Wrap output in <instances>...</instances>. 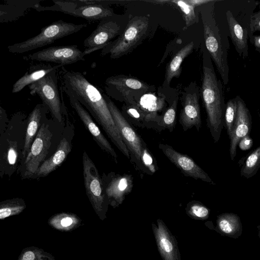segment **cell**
Returning <instances> with one entry per match:
<instances>
[{"label": "cell", "mask_w": 260, "mask_h": 260, "mask_svg": "<svg viewBox=\"0 0 260 260\" xmlns=\"http://www.w3.org/2000/svg\"><path fill=\"white\" fill-rule=\"evenodd\" d=\"M60 69L62 90L85 107L114 145L130 160L129 152L115 124L104 93L81 73L69 71L63 67Z\"/></svg>", "instance_id": "1"}, {"label": "cell", "mask_w": 260, "mask_h": 260, "mask_svg": "<svg viewBox=\"0 0 260 260\" xmlns=\"http://www.w3.org/2000/svg\"><path fill=\"white\" fill-rule=\"evenodd\" d=\"M203 58L201 94L207 114V126L214 143H217L224 125L226 105L222 84L215 73L208 52L203 53Z\"/></svg>", "instance_id": "2"}, {"label": "cell", "mask_w": 260, "mask_h": 260, "mask_svg": "<svg viewBox=\"0 0 260 260\" xmlns=\"http://www.w3.org/2000/svg\"><path fill=\"white\" fill-rule=\"evenodd\" d=\"M25 114L14 113L9 119L5 132L0 135V177H9L18 169L24 146L27 126Z\"/></svg>", "instance_id": "3"}, {"label": "cell", "mask_w": 260, "mask_h": 260, "mask_svg": "<svg viewBox=\"0 0 260 260\" xmlns=\"http://www.w3.org/2000/svg\"><path fill=\"white\" fill-rule=\"evenodd\" d=\"M216 1L199 7L203 25L206 49L213 59L224 85L229 82L228 49L223 44L219 29L214 16Z\"/></svg>", "instance_id": "4"}, {"label": "cell", "mask_w": 260, "mask_h": 260, "mask_svg": "<svg viewBox=\"0 0 260 260\" xmlns=\"http://www.w3.org/2000/svg\"><path fill=\"white\" fill-rule=\"evenodd\" d=\"M104 96L121 138L129 152L131 162L141 175L147 174L142 163L143 154L148 149L146 143L110 98L105 93Z\"/></svg>", "instance_id": "5"}, {"label": "cell", "mask_w": 260, "mask_h": 260, "mask_svg": "<svg viewBox=\"0 0 260 260\" xmlns=\"http://www.w3.org/2000/svg\"><path fill=\"white\" fill-rule=\"evenodd\" d=\"M87 25V23L74 24L58 20L43 27L38 35L9 45L7 48L12 53H25L52 44L59 39L77 32Z\"/></svg>", "instance_id": "6"}, {"label": "cell", "mask_w": 260, "mask_h": 260, "mask_svg": "<svg viewBox=\"0 0 260 260\" xmlns=\"http://www.w3.org/2000/svg\"><path fill=\"white\" fill-rule=\"evenodd\" d=\"M148 26L146 17L132 18L121 35L102 49L101 55L109 54L111 58L116 59L130 53L144 38Z\"/></svg>", "instance_id": "7"}, {"label": "cell", "mask_w": 260, "mask_h": 260, "mask_svg": "<svg viewBox=\"0 0 260 260\" xmlns=\"http://www.w3.org/2000/svg\"><path fill=\"white\" fill-rule=\"evenodd\" d=\"M105 83V90L109 96L133 106L137 105L144 94L154 90L153 86L123 75L109 77L106 79Z\"/></svg>", "instance_id": "8"}, {"label": "cell", "mask_w": 260, "mask_h": 260, "mask_svg": "<svg viewBox=\"0 0 260 260\" xmlns=\"http://www.w3.org/2000/svg\"><path fill=\"white\" fill-rule=\"evenodd\" d=\"M50 124V120L47 119L42 123L26 157L20 163L18 172L22 179H35L39 168L46 160L53 137Z\"/></svg>", "instance_id": "9"}, {"label": "cell", "mask_w": 260, "mask_h": 260, "mask_svg": "<svg viewBox=\"0 0 260 260\" xmlns=\"http://www.w3.org/2000/svg\"><path fill=\"white\" fill-rule=\"evenodd\" d=\"M83 175L86 195L100 219L104 220L109 206L101 176L93 161L85 151L82 155Z\"/></svg>", "instance_id": "10"}, {"label": "cell", "mask_w": 260, "mask_h": 260, "mask_svg": "<svg viewBox=\"0 0 260 260\" xmlns=\"http://www.w3.org/2000/svg\"><path fill=\"white\" fill-rule=\"evenodd\" d=\"M57 70H54L29 85L30 94L38 95L42 103L47 108L53 120L62 123L66 110L63 101L61 100L58 87Z\"/></svg>", "instance_id": "11"}, {"label": "cell", "mask_w": 260, "mask_h": 260, "mask_svg": "<svg viewBox=\"0 0 260 260\" xmlns=\"http://www.w3.org/2000/svg\"><path fill=\"white\" fill-rule=\"evenodd\" d=\"M199 88L196 82H191L182 92V109L179 114V122L183 131L195 127L199 132L202 126V119L199 99Z\"/></svg>", "instance_id": "12"}, {"label": "cell", "mask_w": 260, "mask_h": 260, "mask_svg": "<svg viewBox=\"0 0 260 260\" xmlns=\"http://www.w3.org/2000/svg\"><path fill=\"white\" fill-rule=\"evenodd\" d=\"M77 45L52 46L23 56L26 60L51 62L64 66L85 60Z\"/></svg>", "instance_id": "13"}, {"label": "cell", "mask_w": 260, "mask_h": 260, "mask_svg": "<svg viewBox=\"0 0 260 260\" xmlns=\"http://www.w3.org/2000/svg\"><path fill=\"white\" fill-rule=\"evenodd\" d=\"M101 178L109 205L113 208L118 207L133 189V176L111 172L103 173Z\"/></svg>", "instance_id": "14"}, {"label": "cell", "mask_w": 260, "mask_h": 260, "mask_svg": "<svg viewBox=\"0 0 260 260\" xmlns=\"http://www.w3.org/2000/svg\"><path fill=\"white\" fill-rule=\"evenodd\" d=\"M121 25L115 15L100 22L95 29L83 43L85 55L103 49L120 34Z\"/></svg>", "instance_id": "15"}, {"label": "cell", "mask_w": 260, "mask_h": 260, "mask_svg": "<svg viewBox=\"0 0 260 260\" xmlns=\"http://www.w3.org/2000/svg\"><path fill=\"white\" fill-rule=\"evenodd\" d=\"M158 148L185 176L215 184L209 175L190 156L176 151L168 144L159 143Z\"/></svg>", "instance_id": "16"}, {"label": "cell", "mask_w": 260, "mask_h": 260, "mask_svg": "<svg viewBox=\"0 0 260 260\" xmlns=\"http://www.w3.org/2000/svg\"><path fill=\"white\" fill-rule=\"evenodd\" d=\"M67 125L57 149L53 155L46 159L39 168L35 179L47 176L55 170L66 160L72 148V139L74 137V126L67 116Z\"/></svg>", "instance_id": "17"}, {"label": "cell", "mask_w": 260, "mask_h": 260, "mask_svg": "<svg viewBox=\"0 0 260 260\" xmlns=\"http://www.w3.org/2000/svg\"><path fill=\"white\" fill-rule=\"evenodd\" d=\"M71 107L76 111L83 124L92 136L93 140L104 152L117 163L118 156L112 145L93 121L92 116L75 98L68 96Z\"/></svg>", "instance_id": "18"}, {"label": "cell", "mask_w": 260, "mask_h": 260, "mask_svg": "<svg viewBox=\"0 0 260 260\" xmlns=\"http://www.w3.org/2000/svg\"><path fill=\"white\" fill-rule=\"evenodd\" d=\"M152 228L159 253L162 260H181V255L175 237L161 219Z\"/></svg>", "instance_id": "19"}, {"label": "cell", "mask_w": 260, "mask_h": 260, "mask_svg": "<svg viewBox=\"0 0 260 260\" xmlns=\"http://www.w3.org/2000/svg\"><path fill=\"white\" fill-rule=\"evenodd\" d=\"M237 101V114L234 131L230 139V153L232 160L236 155L237 147L240 140L249 135L252 126L251 116L244 102L238 96Z\"/></svg>", "instance_id": "20"}, {"label": "cell", "mask_w": 260, "mask_h": 260, "mask_svg": "<svg viewBox=\"0 0 260 260\" xmlns=\"http://www.w3.org/2000/svg\"><path fill=\"white\" fill-rule=\"evenodd\" d=\"M48 112L47 108L43 103L38 104L28 115L27 119L24 146L20 163L26 157L41 126L47 119L46 114Z\"/></svg>", "instance_id": "21"}, {"label": "cell", "mask_w": 260, "mask_h": 260, "mask_svg": "<svg viewBox=\"0 0 260 260\" xmlns=\"http://www.w3.org/2000/svg\"><path fill=\"white\" fill-rule=\"evenodd\" d=\"M41 0H5L0 5V22L17 20L30 9L40 5Z\"/></svg>", "instance_id": "22"}, {"label": "cell", "mask_w": 260, "mask_h": 260, "mask_svg": "<svg viewBox=\"0 0 260 260\" xmlns=\"http://www.w3.org/2000/svg\"><path fill=\"white\" fill-rule=\"evenodd\" d=\"M62 67L63 66L60 64L51 66L50 64L44 63L30 66L27 72L14 83L12 92L13 93L19 92L25 87L38 81L52 71Z\"/></svg>", "instance_id": "23"}, {"label": "cell", "mask_w": 260, "mask_h": 260, "mask_svg": "<svg viewBox=\"0 0 260 260\" xmlns=\"http://www.w3.org/2000/svg\"><path fill=\"white\" fill-rule=\"evenodd\" d=\"M89 5L77 8L70 15L80 17L89 21H102L115 15L113 10L105 4H96L93 0H88Z\"/></svg>", "instance_id": "24"}, {"label": "cell", "mask_w": 260, "mask_h": 260, "mask_svg": "<svg viewBox=\"0 0 260 260\" xmlns=\"http://www.w3.org/2000/svg\"><path fill=\"white\" fill-rule=\"evenodd\" d=\"M194 44L191 41L178 50L167 64L163 86L168 87L174 78H179L181 74V64L193 51Z\"/></svg>", "instance_id": "25"}, {"label": "cell", "mask_w": 260, "mask_h": 260, "mask_svg": "<svg viewBox=\"0 0 260 260\" xmlns=\"http://www.w3.org/2000/svg\"><path fill=\"white\" fill-rule=\"evenodd\" d=\"M226 16L231 37L240 55L246 57L248 55L247 33L238 23L232 12L228 10Z\"/></svg>", "instance_id": "26"}, {"label": "cell", "mask_w": 260, "mask_h": 260, "mask_svg": "<svg viewBox=\"0 0 260 260\" xmlns=\"http://www.w3.org/2000/svg\"><path fill=\"white\" fill-rule=\"evenodd\" d=\"M81 219L77 215L70 212H61L52 215L48 224L53 229L62 231H71L81 224Z\"/></svg>", "instance_id": "27"}, {"label": "cell", "mask_w": 260, "mask_h": 260, "mask_svg": "<svg viewBox=\"0 0 260 260\" xmlns=\"http://www.w3.org/2000/svg\"><path fill=\"white\" fill-rule=\"evenodd\" d=\"M122 113L131 124L142 128H151L153 126L149 123L143 112L136 106L125 104L122 108Z\"/></svg>", "instance_id": "28"}, {"label": "cell", "mask_w": 260, "mask_h": 260, "mask_svg": "<svg viewBox=\"0 0 260 260\" xmlns=\"http://www.w3.org/2000/svg\"><path fill=\"white\" fill-rule=\"evenodd\" d=\"M24 200L20 198L6 200L0 203V219L19 214L26 208Z\"/></svg>", "instance_id": "29"}, {"label": "cell", "mask_w": 260, "mask_h": 260, "mask_svg": "<svg viewBox=\"0 0 260 260\" xmlns=\"http://www.w3.org/2000/svg\"><path fill=\"white\" fill-rule=\"evenodd\" d=\"M260 168V146L248 155L241 171L240 175L246 178L254 176Z\"/></svg>", "instance_id": "30"}, {"label": "cell", "mask_w": 260, "mask_h": 260, "mask_svg": "<svg viewBox=\"0 0 260 260\" xmlns=\"http://www.w3.org/2000/svg\"><path fill=\"white\" fill-rule=\"evenodd\" d=\"M165 4H172L178 7L182 12L186 28L198 22L195 14V7L188 4L186 0H165Z\"/></svg>", "instance_id": "31"}, {"label": "cell", "mask_w": 260, "mask_h": 260, "mask_svg": "<svg viewBox=\"0 0 260 260\" xmlns=\"http://www.w3.org/2000/svg\"><path fill=\"white\" fill-rule=\"evenodd\" d=\"M178 96L176 97L169 107L162 114L159 126L162 130L167 129L170 132L174 130L176 121V110L178 102Z\"/></svg>", "instance_id": "32"}, {"label": "cell", "mask_w": 260, "mask_h": 260, "mask_svg": "<svg viewBox=\"0 0 260 260\" xmlns=\"http://www.w3.org/2000/svg\"><path fill=\"white\" fill-rule=\"evenodd\" d=\"M237 114L236 98L230 100L226 103L224 117V124L230 139L233 134Z\"/></svg>", "instance_id": "33"}, {"label": "cell", "mask_w": 260, "mask_h": 260, "mask_svg": "<svg viewBox=\"0 0 260 260\" xmlns=\"http://www.w3.org/2000/svg\"><path fill=\"white\" fill-rule=\"evenodd\" d=\"M54 5L51 6H43L41 5L37 6L34 9L38 12L44 11H53L62 12L70 15L77 8L78 5L76 0L68 1H52Z\"/></svg>", "instance_id": "34"}, {"label": "cell", "mask_w": 260, "mask_h": 260, "mask_svg": "<svg viewBox=\"0 0 260 260\" xmlns=\"http://www.w3.org/2000/svg\"><path fill=\"white\" fill-rule=\"evenodd\" d=\"M17 260H56L54 256L43 249L35 246L24 248Z\"/></svg>", "instance_id": "35"}, {"label": "cell", "mask_w": 260, "mask_h": 260, "mask_svg": "<svg viewBox=\"0 0 260 260\" xmlns=\"http://www.w3.org/2000/svg\"><path fill=\"white\" fill-rule=\"evenodd\" d=\"M185 211L188 216L194 219H204L209 214V210L205 206L195 200L187 203Z\"/></svg>", "instance_id": "36"}, {"label": "cell", "mask_w": 260, "mask_h": 260, "mask_svg": "<svg viewBox=\"0 0 260 260\" xmlns=\"http://www.w3.org/2000/svg\"><path fill=\"white\" fill-rule=\"evenodd\" d=\"M250 28L251 33H254L256 31H260V11L251 16Z\"/></svg>", "instance_id": "37"}, {"label": "cell", "mask_w": 260, "mask_h": 260, "mask_svg": "<svg viewBox=\"0 0 260 260\" xmlns=\"http://www.w3.org/2000/svg\"><path fill=\"white\" fill-rule=\"evenodd\" d=\"M9 121L5 110L0 106V135L6 130Z\"/></svg>", "instance_id": "38"}, {"label": "cell", "mask_w": 260, "mask_h": 260, "mask_svg": "<svg viewBox=\"0 0 260 260\" xmlns=\"http://www.w3.org/2000/svg\"><path fill=\"white\" fill-rule=\"evenodd\" d=\"M239 146L242 150H247L251 148L253 145V140L249 135L243 138L239 142Z\"/></svg>", "instance_id": "39"}, {"label": "cell", "mask_w": 260, "mask_h": 260, "mask_svg": "<svg viewBox=\"0 0 260 260\" xmlns=\"http://www.w3.org/2000/svg\"><path fill=\"white\" fill-rule=\"evenodd\" d=\"M219 226L222 232L225 233H230L232 231V227L229 222L226 219H222L219 221Z\"/></svg>", "instance_id": "40"}, {"label": "cell", "mask_w": 260, "mask_h": 260, "mask_svg": "<svg viewBox=\"0 0 260 260\" xmlns=\"http://www.w3.org/2000/svg\"><path fill=\"white\" fill-rule=\"evenodd\" d=\"M190 5L194 6L195 8L200 7L203 5L212 2V0H186Z\"/></svg>", "instance_id": "41"}, {"label": "cell", "mask_w": 260, "mask_h": 260, "mask_svg": "<svg viewBox=\"0 0 260 260\" xmlns=\"http://www.w3.org/2000/svg\"><path fill=\"white\" fill-rule=\"evenodd\" d=\"M254 47L257 49L260 48V36H254L251 41Z\"/></svg>", "instance_id": "42"}]
</instances>
